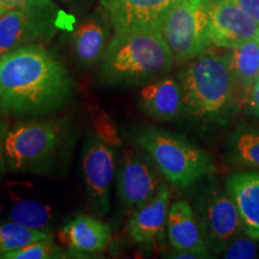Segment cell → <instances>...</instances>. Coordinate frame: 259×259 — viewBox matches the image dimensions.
<instances>
[{
    "instance_id": "1",
    "label": "cell",
    "mask_w": 259,
    "mask_h": 259,
    "mask_svg": "<svg viewBox=\"0 0 259 259\" xmlns=\"http://www.w3.org/2000/svg\"><path fill=\"white\" fill-rule=\"evenodd\" d=\"M73 80L59 60L38 44L0 58V100L4 114L37 116L70 101Z\"/></svg>"
},
{
    "instance_id": "2",
    "label": "cell",
    "mask_w": 259,
    "mask_h": 259,
    "mask_svg": "<svg viewBox=\"0 0 259 259\" xmlns=\"http://www.w3.org/2000/svg\"><path fill=\"white\" fill-rule=\"evenodd\" d=\"M174 60L161 30H114L101 59L100 79L109 85H139L169 72Z\"/></svg>"
},
{
    "instance_id": "3",
    "label": "cell",
    "mask_w": 259,
    "mask_h": 259,
    "mask_svg": "<svg viewBox=\"0 0 259 259\" xmlns=\"http://www.w3.org/2000/svg\"><path fill=\"white\" fill-rule=\"evenodd\" d=\"M184 111L200 120H219L233 111L236 101L228 52H204L180 71Z\"/></svg>"
},
{
    "instance_id": "4",
    "label": "cell",
    "mask_w": 259,
    "mask_h": 259,
    "mask_svg": "<svg viewBox=\"0 0 259 259\" xmlns=\"http://www.w3.org/2000/svg\"><path fill=\"white\" fill-rule=\"evenodd\" d=\"M134 138L174 186L186 189L215 170L211 156L179 135L145 126Z\"/></svg>"
},
{
    "instance_id": "5",
    "label": "cell",
    "mask_w": 259,
    "mask_h": 259,
    "mask_svg": "<svg viewBox=\"0 0 259 259\" xmlns=\"http://www.w3.org/2000/svg\"><path fill=\"white\" fill-rule=\"evenodd\" d=\"M67 130L59 120L19 121L5 138L8 169L15 173L48 174L64 154Z\"/></svg>"
},
{
    "instance_id": "6",
    "label": "cell",
    "mask_w": 259,
    "mask_h": 259,
    "mask_svg": "<svg viewBox=\"0 0 259 259\" xmlns=\"http://www.w3.org/2000/svg\"><path fill=\"white\" fill-rule=\"evenodd\" d=\"M161 34L174 58L186 61L211 46L209 35V0H176L164 16Z\"/></svg>"
},
{
    "instance_id": "7",
    "label": "cell",
    "mask_w": 259,
    "mask_h": 259,
    "mask_svg": "<svg viewBox=\"0 0 259 259\" xmlns=\"http://www.w3.org/2000/svg\"><path fill=\"white\" fill-rule=\"evenodd\" d=\"M63 23L59 9H9L0 17V58L31 44H46Z\"/></svg>"
},
{
    "instance_id": "8",
    "label": "cell",
    "mask_w": 259,
    "mask_h": 259,
    "mask_svg": "<svg viewBox=\"0 0 259 259\" xmlns=\"http://www.w3.org/2000/svg\"><path fill=\"white\" fill-rule=\"evenodd\" d=\"M82 168L90 208L105 216L109 210L111 185L116 170L113 147L96 135H89L83 148Z\"/></svg>"
},
{
    "instance_id": "9",
    "label": "cell",
    "mask_w": 259,
    "mask_h": 259,
    "mask_svg": "<svg viewBox=\"0 0 259 259\" xmlns=\"http://www.w3.org/2000/svg\"><path fill=\"white\" fill-rule=\"evenodd\" d=\"M197 211L206 245L215 253L225 252L244 231L240 213L228 192L212 191L204 196Z\"/></svg>"
},
{
    "instance_id": "10",
    "label": "cell",
    "mask_w": 259,
    "mask_h": 259,
    "mask_svg": "<svg viewBox=\"0 0 259 259\" xmlns=\"http://www.w3.org/2000/svg\"><path fill=\"white\" fill-rule=\"evenodd\" d=\"M116 190L122 205L135 210L150 200L160 187L154 164L142 155L125 150L116 164Z\"/></svg>"
},
{
    "instance_id": "11",
    "label": "cell",
    "mask_w": 259,
    "mask_h": 259,
    "mask_svg": "<svg viewBox=\"0 0 259 259\" xmlns=\"http://www.w3.org/2000/svg\"><path fill=\"white\" fill-rule=\"evenodd\" d=\"M259 23L233 0H209V35L218 47L233 48L257 38Z\"/></svg>"
},
{
    "instance_id": "12",
    "label": "cell",
    "mask_w": 259,
    "mask_h": 259,
    "mask_svg": "<svg viewBox=\"0 0 259 259\" xmlns=\"http://www.w3.org/2000/svg\"><path fill=\"white\" fill-rule=\"evenodd\" d=\"M176 0H101L114 30L157 29Z\"/></svg>"
},
{
    "instance_id": "13",
    "label": "cell",
    "mask_w": 259,
    "mask_h": 259,
    "mask_svg": "<svg viewBox=\"0 0 259 259\" xmlns=\"http://www.w3.org/2000/svg\"><path fill=\"white\" fill-rule=\"evenodd\" d=\"M169 190L160 185L150 200L132 210L126 231L137 244L151 245L163 239L169 211Z\"/></svg>"
},
{
    "instance_id": "14",
    "label": "cell",
    "mask_w": 259,
    "mask_h": 259,
    "mask_svg": "<svg viewBox=\"0 0 259 259\" xmlns=\"http://www.w3.org/2000/svg\"><path fill=\"white\" fill-rule=\"evenodd\" d=\"M167 234L176 250L192 252L199 258L210 257L198 216L186 200H178L169 208Z\"/></svg>"
},
{
    "instance_id": "15",
    "label": "cell",
    "mask_w": 259,
    "mask_h": 259,
    "mask_svg": "<svg viewBox=\"0 0 259 259\" xmlns=\"http://www.w3.org/2000/svg\"><path fill=\"white\" fill-rule=\"evenodd\" d=\"M141 111L158 121H171L185 113L183 89L179 80L166 77L149 83L138 96Z\"/></svg>"
},
{
    "instance_id": "16",
    "label": "cell",
    "mask_w": 259,
    "mask_h": 259,
    "mask_svg": "<svg viewBox=\"0 0 259 259\" xmlns=\"http://www.w3.org/2000/svg\"><path fill=\"white\" fill-rule=\"evenodd\" d=\"M58 236L71 253L83 254L102 252L111 241L112 233L101 220L80 215L61 228Z\"/></svg>"
},
{
    "instance_id": "17",
    "label": "cell",
    "mask_w": 259,
    "mask_h": 259,
    "mask_svg": "<svg viewBox=\"0 0 259 259\" xmlns=\"http://www.w3.org/2000/svg\"><path fill=\"white\" fill-rule=\"evenodd\" d=\"M226 189L240 213L246 235L259 239V173L241 171L227 179Z\"/></svg>"
},
{
    "instance_id": "18",
    "label": "cell",
    "mask_w": 259,
    "mask_h": 259,
    "mask_svg": "<svg viewBox=\"0 0 259 259\" xmlns=\"http://www.w3.org/2000/svg\"><path fill=\"white\" fill-rule=\"evenodd\" d=\"M109 21L106 11L96 12L73 31L74 56L84 66H92L102 59L109 35Z\"/></svg>"
},
{
    "instance_id": "19",
    "label": "cell",
    "mask_w": 259,
    "mask_h": 259,
    "mask_svg": "<svg viewBox=\"0 0 259 259\" xmlns=\"http://www.w3.org/2000/svg\"><path fill=\"white\" fill-rule=\"evenodd\" d=\"M6 203L0 206V220L19 223L34 229L51 233L52 211L47 204L31 197H19L10 187Z\"/></svg>"
},
{
    "instance_id": "20",
    "label": "cell",
    "mask_w": 259,
    "mask_h": 259,
    "mask_svg": "<svg viewBox=\"0 0 259 259\" xmlns=\"http://www.w3.org/2000/svg\"><path fill=\"white\" fill-rule=\"evenodd\" d=\"M228 52V64L231 69L235 90H240L242 95L247 96L259 72V42L257 38L248 40L244 44L231 48Z\"/></svg>"
},
{
    "instance_id": "21",
    "label": "cell",
    "mask_w": 259,
    "mask_h": 259,
    "mask_svg": "<svg viewBox=\"0 0 259 259\" xmlns=\"http://www.w3.org/2000/svg\"><path fill=\"white\" fill-rule=\"evenodd\" d=\"M52 236L47 232L34 229L11 221H0V254L18 250L31 242Z\"/></svg>"
},
{
    "instance_id": "22",
    "label": "cell",
    "mask_w": 259,
    "mask_h": 259,
    "mask_svg": "<svg viewBox=\"0 0 259 259\" xmlns=\"http://www.w3.org/2000/svg\"><path fill=\"white\" fill-rule=\"evenodd\" d=\"M231 155L238 163L259 168V132L238 131L231 138Z\"/></svg>"
},
{
    "instance_id": "23",
    "label": "cell",
    "mask_w": 259,
    "mask_h": 259,
    "mask_svg": "<svg viewBox=\"0 0 259 259\" xmlns=\"http://www.w3.org/2000/svg\"><path fill=\"white\" fill-rule=\"evenodd\" d=\"M63 257L52 236L31 242L18 250L0 254V259H53Z\"/></svg>"
},
{
    "instance_id": "24",
    "label": "cell",
    "mask_w": 259,
    "mask_h": 259,
    "mask_svg": "<svg viewBox=\"0 0 259 259\" xmlns=\"http://www.w3.org/2000/svg\"><path fill=\"white\" fill-rule=\"evenodd\" d=\"M258 257L255 239L251 236H238L225 250L223 258L227 259H253Z\"/></svg>"
},
{
    "instance_id": "25",
    "label": "cell",
    "mask_w": 259,
    "mask_h": 259,
    "mask_svg": "<svg viewBox=\"0 0 259 259\" xmlns=\"http://www.w3.org/2000/svg\"><path fill=\"white\" fill-rule=\"evenodd\" d=\"M93 125L96 131V136L101 138L105 143L111 145V147L120 145V138H119L115 126L113 125L108 115L105 113H100L93 120Z\"/></svg>"
},
{
    "instance_id": "26",
    "label": "cell",
    "mask_w": 259,
    "mask_h": 259,
    "mask_svg": "<svg viewBox=\"0 0 259 259\" xmlns=\"http://www.w3.org/2000/svg\"><path fill=\"white\" fill-rule=\"evenodd\" d=\"M6 10L14 8H32L45 10L59 9L53 0H0Z\"/></svg>"
},
{
    "instance_id": "27",
    "label": "cell",
    "mask_w": 259,
    "mask_h": 259,
    "mask_svg": "<svg viewBox=\"0 0 259 259\" xmlns=\"http://www.w3.org/2000/svg\"><path fill=\"white\" fill-rule=\"evenodd\" d=\"M10 126L6 120H0V180L6 171V156H5V138Z\"/></svg>"
},
{
    "instance_id": "28",
    "label": "cell",
    "mask_w": 259,
    "mask_h": 259,
    "mask_svg": "<svg viewBox=\"0 0 259 259\" xmlns=\"http://www.w3.org/2000/svg\"><path fill=\"white\" fill-rule=\"evenodd\" d=\"M233 2L259 23V0H233Z\"/></svg>"
},
{
    "instance_id": "29",
    "label": "cell",
    "mask_w": 259,
    "mask_h": 259,
    "mask_svg": "<svg viewBox=\"0 0 259 259\" xmlns=\"http://www.w3.org/2000/svg\"><path fill=\"white\" fill-rule=\"evenodd\" d=\"M247 101L252 113L259 118V80L254 83L253 88L251 89L250 94H248Z\"/></svg>"
},
{
    "instance_id": "30",
    "label": "cell",
    "mask_w": 259,
    "mask_h": 259,
    "mask_svg": "<svg viewBox=\"0 0 259 259\" xmlns=\"http://www.w3.org/2000/svg\"><path fill=\"white\" fill-rule=\"evenodd\" d=\"M177 252L176 253H171L170 254V258H179V259H194V258H199L198 255L192 253V252H189V251H179V250H176Z\"/></svg>"
},
{
    "instance_id": "31",
    "label": "cell",
    "mask_w": 259,
    "mask_h": 259,
    "mask_svg": "<svg viewBox=\"0 0 259 259\" xmlns=\"http://www.w3.org/2000/svg\"><path fill=\"white\" fill-rule=\"evenodd\" d=\"M6 11V9H5V6H4V4H3L2 2H0V17H2L3 16V14H4V12Z\"/></svg>"
},
{
    "instance_id": "32",
    "label": "cell",
    "mask_w": 259,
    "mask_h": 259,
    "mask_svg": "<svg viewBox=\"0 0 259 259\" xmlns=\"http://www.w3.org/2000/svg\"><path fill=\"white\" fill-rule=\"evenodd\" d=\"M0 113H3V111H2V100H0Z\"/></svg>"
},
{
    "instance_id": "33",
    "label": "cell",
    "mask_w": 259,
    "mask_h": 259,
    "mask_svg": "<svg viewBox=\"0 0 259 259\" xmlns=\"http://www.w3.org/2000/svg\"><path fill=\"white\" fill-rule=\"evenodd\" d=\"M257 41L259 42V34H258V36H257Z\"/></svg>"
},
{
    "instance_id": "34",
    "label": "cell",
    "mask_w": 259,
    "mask_h": 259,
    "mask_svg": "<svg viewBox=\"0 0 259 259\" xmlns=\"http://www.w3.org/2000/svg\"><path fill=\"white\" fill-rule=\"evenodd\" d=\"M65 2H72V0H65Z\"/></svg>"
},
{
    "instance_id": "35",
    "label": "cell",
    "mask_w": 259,
    "mask_h": 259,
    "mask_svg": "<svg viewBox=\"0 0 259 259\" xmlns=\"http://www.w3.org/2000/svg\"><path fill=\"white\" fill-rule=\"evenodd\" d=\"M257 80H259V72H258V78H257Z\"/></svg>"
}]
</instances>
